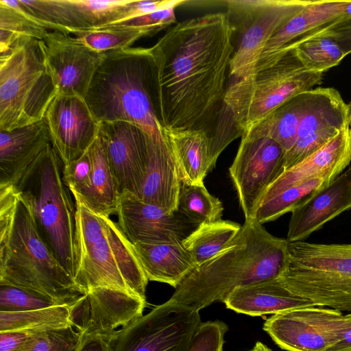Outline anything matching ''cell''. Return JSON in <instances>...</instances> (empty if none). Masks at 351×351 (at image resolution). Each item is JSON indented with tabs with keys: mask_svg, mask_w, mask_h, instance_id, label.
<instances>
[{
	"mask_svg": "<svg viewBox=\"0 0 351 351\" xmlns=\"http://www.w3.org/2000/svg\"><path fill=\"white\" fill-rule=\"evenodd\" d=\"M51 143L43 120L9 131H0V186L14 185Z\"/></svg>",
	"mask_w": 351,
	"mask_h": 351,
	"instance_id": "cell-25",
	"label": "cell"
},
{
	"mask_svg": "<svg viewBox=\"0 0 351 351\" xmlns=\"http://www.w3.org/2000/svg\"><path fill=\"white\" fill-rule=\"evenodd\" d=\"M57 90L42 40L19 39L0 58V131L43 120Z\"/></svg>",
	"mask_w": 351,
	"mask_h": 351,
	"instance_id": "cell-6",
	"label": "cell"
},
{
	"mask_svg": "<svg viewBox=\"0 0 351 351\" xmlns=\"http://www.w3.org/2000/svg\"><path fill=\"white\" fill-rule=\"evenodd\" d=\"M73 351H114L119 330L82 328Z\"/></svg>",
	"mask_w": 351,
	"mask_h": 351,
	"instance_id": "cell-42",
	"label": "cell"
},
{
	"mask_svg": "<svg viewBox=\"0 0 351 351\" xmlns=\"http://www.w3.org/2000/svg\"><path fill=\"white\" fill-rule=\"evenodd\" d=\"M351 209V166L291 212L287 240L304 241L342 213Z\"/></svg>",
	"mask_w": 351,
	"mask_h": 351,
	"instance_id": "cell-22",
	"label": "cell"
},
{
	"mask_svg": "<svg viewBox=\"0 0 351 351\" xmlns=\"http://www.w3.org/2000/svg\"><path fill=\"white\" fill-rule=\"evenodd\" d=\"M309 96L310 90L297 95L252 128L273 138L287 153L295 142L298 127Z\"/></svg>",
	"mask_w": 351,
	"mask_h": 351,
	"instance_id": "cell-30",
	"label": "cell"
},
{
	"mask_svg": "<svg viewBox=\"0 0 351 351\" xmlns=\"http://www.w3.org/2000/svg\"><path fill=\"white\" fill-rule=\"evenodd\" d=\"M156 108L166 129L204 131L216 164L239 136L224 103L234 53L233 30L226 12L177 23L149 47Z\"/></svg>",
	"mask_w": 351,
	"mask_h": 351,
	"instance_id": "cell-1",
	"label": "cell"
},
{
	"mask_svg": "<svg viewBox=\"0 0 351 351\" xmlns=\"http://www.w3.org/2000/svg\"><path fill=\"white\" fill-rule=\"evenodd\" d=\"M51 143L63 167L80 158L99 133V123L85 100L76 96L57 95L45 117Z\"/></svg>",
	"mask_w": 351,
	"mask_h": 351,
	"instance_id": "cell-19",
	"label": "cell"
},
{
	"mask_svg": "<svg viewBox=\"0 0 351 351\" xmlns=\"http://www.w3.org/2000/svg\"><path fill=\"white\" fill-rule=\"evenodd\" d=\"M251 351H272L265 344L261 341H257Z\"/></svg>",
	"mask_w": 351,
	"mask_h": 351,
	"instance_id": "cell-46",
	"label": "cell"
},
{
	"mask_svg": "<svg viewBox=\"0 0 351 351\" xmlns=\"http://www.w3.org/2000/svg\"><path fill=\"white\" fill-rule=\"evenodd\" d=\"M132 0H21L27 10L50 31L93 29L124 20Z\"/></svg>",
	"mask_w": 351,
	"mask_h": 351,
	"instance_id": "cell-17",
	"label": "cell"
},
{
	"mask_svg": "<svg viewBox=\"0 0 351 351\" xmlns=\"http://www.w3.org/2000/svg\"><path fill=\"white\" fill-rule=\"evenodd\" d=\"M341 311L307 306L272 315L263 330L287 351H327L339 340Z\"/></svg>",
	"mask_w": 351,
	"mask_h": 351,
	"instance_id": "cell-13",
	"label": "cell"
},
{
	"mask_svg": "<svg viewBox=\"0 0 351 351\" xmlns=\"http://www.w3.org/2000/svg\"><path fill=\"white\" fill-rule=\"evenodd\" d=\"M199 311L169 300L119 330L114 351H189Z\"/></svg>",
	"mask_w": 351,
	"mask_h": 351,
	"instance_id": "cell-12",
	"label": "cell"
},
{
	"mask_svg": "<svg viewBox=\"0 0 351 351\" xmlns=\"http://www.w3.org/2000/svg\"><path fill=\"white\" fill-rule=\"evenodd\" d=\"M63 165L49 144L14 184L36 229L61 265L75 274V205L63 180Z\"/></svg>",
	"mask_w": 351,
	"mask_h": 351,
	"instance_id": "cell-5",
	"label": "cell"
},
{
	"mask_svg": "<svg viewBox=\"0 0 351 351\" xmlns=\"http://www.w3.org/2000/svg\"><path fill=\"white\" fill-rule=\"evenodd\" d=\"M98 134L120 193L127 191L138 197L147 172L149 136L127 121L100 123Z\"/></svg>",
	"mask_w": 351,
	"mask_h": 351,
	"instance_id": "cell-18",
	"label": "cell"
},
{
	"mask_svg": "<svg viewBox=\"0 0 351 351\" xmlns=\"http://www.w3.org/2000/svg\"><path fill=\"white\" fill-rule=\"evenodd\" d=\"M339 335L337 343L327 351H351V312L343 315Z\"/></svg>",
	"mask_w": 351,
	"mask_h": 351,
	"instance_id": "cell-45",
	"label": "cell"
},
{
	"mask_svg": "<svg viewBox=\"0 0 351 351\" xmlns=\"http://www.w3.org/2000/svg\"><path fill=\"white\" fill-rule=\"evenodd\" d=\"M228 326L222 321L201 322L192 338L189 351H223Z\"/></svg>",
	"mask_w": 351,
	"mask_h": 351,
	"instance_id": "cell-41",
	"label": "cell"
},
{
	"mask_svg": "<svg viewBox=\"0 0 351 351\" xmlns=\"http://www.w3.org/2000/svg\"><path fill=\"white\" fill-rule=\"evenodd\" d=\"M180 5H173L152 13L136 17L110 26L140 27L149 29L155 34L177 23L175 10ZM108 27V26H107Z\"/></svg>",
	"mask_w": 351,
	"mask_h": 351,
	"instance_id": "cell-43",
	"label": "cell"
},
{
	"mask_svg": "<svg viewBox=\"0 0 351 351\" xmlns=\"http://www.w3.org/2000/svg\"><path fill=\"white\" fill-rule=\"evenodd\" d=\"M223 302L228 308L250 316L274 315L295 308L317 306L293 294L278 278L236 288Z\"/></svg>",
	"mask_w": 351,
	"mask_h": 351,
	"instance_id": "cell-26",
	"label": "cell"
},
{
	"mask_svg": "<svg viewBox=\"0 0 351 351\" xmlns=\"http://www.w3.org/2000/svg\"><path fill=\"white\" fill-rule=\"evenodd\" d=\"M287 245L256 219H245L232 241L196 266L169 300L199 311L223 302L236 288L278 278L286 265Z\"/></svg>",
	"mask_w": 351,
	"mask_h": 351,
	"instance_id": "cell-2",
	"label": "cell"
},
{
	"mask_svg": "<svg viewBox=\"0 0 351 351\" xmlns=\"http://www.w3.org/2000/svg\"><path fill=\"white\" fill-rule=\"evenodd\" d=\"M241 227L234 221L223 219L203 223L182 244L197 266L219 253L237 234Z\"/></svg>",
	"mask_w": 351,
	"mask_h": 351,
	"instance_id": "cell-33",
	"label": "cell"
},
{
	"mask_svg": "<svg viewBox=\"0 0 351 351\" xmlns=\"http://www.w3.org/2000/svg\"><path fill=\"white\" fill-rule=\"evenodd\" d=\"M93 169L89 148L77 159L63 167V180L72 194L83 197L90 186Z\"/></svg>",
	"mask_w": 351,
	"mask_h": 351,
	"instance_id": "cell-40",
	"label": "cell"
},
{
	"mask_svg": "<svg viewBox=\"0 0 351 351\" xmlns=\"http://www.w3.org/2000/svg\"><path fill=\"white\" fill-rule=\"evenodd\" d=\"M36 332L25 330L0 331V351H18Z\"/></svg>",
	"mask_w": 351,
	"mask_h": 351,
	"instance_id": "cell-44",
	"label": "cell"
},
{
	"mask_svg": "<svg viewBox=\"0 0 351 351\" xmlns=\"http://www.w3.org/2000/svg\"><path fill=\"white\" fill-rule=\"evenodd\" d=\"M324 28L302 35L305 39L294 40L283 52L293 49L304 68L313 72L324 73L338 65L346 54L332 38L324 33Z\"/></svg>",
	"mask_w": 351,
	"mask_h": 351,
	"instance_id": "cell-31",
	"label": "cell"
},
{
	"mask_svg": "<svg viewBox=\"0 0 351 351\" xmlns=\"http://www.w3.org/2000/svg\"><path fill=\"white\" fill-rule=\"evenodd\" d=\"M348 123L351 132V102L348 104Z\"/></svg>",
	"mask_w": 351,
	"mask_h": 351,
	"instance_id": "cell-47",
	"label": "cell"
},
{
	"mask_svg": "<svg viewBox=\"0 0 351 351\" xmlns=\"http://www.w3.org/2000/svg\"><path fill=\"white\" fill-rule=\"evenodd\" d=\"M42 40L57 95L84 99L104 53L97 52L58 31H49Z\"/></svg>",
	"mask_w": 351,
	"mask_h": 351,
	"instance_id": "cell-16",
	"label": "cell"
},
{
	"mask_svg": "<svg viewBox=\"0 0 351 351\" xmlns=\"http://www.w3.org/2000/svg\"><path fill=\"white\" fill-rule=\"evenodd\" d=\"M63 305L40 293L0 282V312H23Z\"/></svg>",
	"mask_w": 351,
	"mask_h": 351,
	"instance_id": "cell-38",
	"label": "cell"
},
{
	"mask_svg": "<svg viewBox=\"0 0 351 351\" xmlns=\"http://www.w3.org/2000/svg\"><path fill=\"white\" fill-rule=\"evenodd\" d=\"M285 154L276 141L255 128L241 135L229 173L245 219H254L267 191L284 172Z\"/></svg>",
	"mask_w": 351,
	"mask_h": 351,
	"instance_id": "cell-11",
	"label": "cell"
},
{
	"mask_svg": "<svg viewBox=\"0 0 351 351\" xmlns=\"http://www.w3.org/2000/svg\"><path fill=\"white\" fill-rule=\"evenodd\" d=\"M75 280L86 293L105 287L135 296L121 269L117 252L120 228L109 217L97 215L76 195ZM136 297V296H135ZM141 299V298H140Z\"/></svg>",
	"mask_w": 351,
	"mask_h": 351,
	"instance_id": "cell-10",
	"label": "cell"
},
{
	"mask_svg": "<svg viewBox=\"0 0 351 351\" xmlns=\"http://www.w3.org/2000/svg\"><path fill=\"white\" fill-rule=\"evenodd\" d=\"M164 132L175 155L182 183H204V179L215 168L208 135L203 130L192 129L164 128Z\"/></svg>",
	"mask_w": 351,
	"mask_h": 351,
	"instance_id": "cell-28",
	"label": "cell"
},
{
	"mask_svg": "<svg viewBox=\"0 0 351 351\" xmlns=\"http://www.w3.org/2000/svg\"><path fill=\"white\" fill-rule=\"evenodd\" d=\"M323 74L306 70L290 49L271 66L232 80L224 99L226 112L241 136L292 97L322 84Z\"/></svg>",
	"mask_w": 351,
	"mask_h": 351,
	"instance_id": "cell-8",
	"label": "cell"
},
{
	"mask_svg": "<svg viewBox=\"0 0 351 351\" xmlns=\"http://www.w3.org/2000/svg\"><path fill=\"white\" fill-rule=\"evenodd\" d=\"M349 19H351V0H310L270 39L263 49L255 73L276 63L282 57L283 49L298 37Z\"/></svg>",
	"mask_w": 351,
	"mask_h": 351,
	"instance_id": "cell-23",
	"label": "cell"
},
{
	"mask_svg": "<svg viewBox=\"0 0 351 351\" xmlns=\"http://www.w3.org/2000/svg\"><path fill=\"white\" fill-rule=\"evenodd\" d=\"M93 169L90 186L80 199L97 215L109 217L116 213L120 191L107 158L101 138L97 135L90 146Z\"/></svg>",
	"mask_w": 351,
	"mask_h": 351,
	"instance_id": "cell-29",
	"label": "cell"
},
{
	"mask_svg": "<svg viewBox=\"0 0 351 351\" xmlns=\"http://www.w3.org/2000/svg\"><path fill=\"white\" fill-rule=\"evenodd\" d=\"M178 210L193 223L199 225L221 220L223 206L217 197L207 191L204 183H182Z\"/></svg>",
	"mask_w": 351,
	"mask_h": 351,
	"instance_id": "cell-37",
	"label": "cell"
},
{
	"mask_svg": "<svg viewBox=\"0 0 351 351\" xmlns=\"http://www.w3.org/2000/svg\"><path fill=\"white\" fill-rule=\"evenodd\" d=\"M278 278L293 294L317 306L351 312V244L288 242Z\"/></svg>",
	"mask_w": 351,
	"mask_h": 351,
	"instance_id": "cell-7",
	"label": "cell"
},
{
	"mask_svg": "<svg viewBox=\"0 0 351 351\" xmlns=\"http://www.w3.org/2000/svg\"><path fill=\"white\" fill-rule=\"evenodd\" d=\"M116 214L120 229L132 244L182 243L199 226L178 210L167 213L127 191L120 193Z\"/></svg>",
	"mask_w": 351,
	"mask_h": 351,
	"instance_id": "cell-14",
	"label": "cell"
},
{
	"mask_svg": "<svg viewBox=\"0 0 351 351\" xmlns=\"http://www.w3.org/2000/svg\"><path fill=\"white\" fill-rule=\"evenodd\" d=\"M84 100L98 123L127 121L154 141L166 139L156 108L149 48L104 53Z\"/></svg>",
	"mask_w": 351,
	"mask_h": 351,
	"instance_id": "cell-3",
	"label": "cell"
},
{
	"mask_svg": "<svg viewBox=\"0 0 351 351\" xmlns=\"http://www.w3.org/2000/svg\"><path fill=\"white\" fill-rule=\"evenodd\" d=\"M79 335L73 326L36 332L18 351H73Z\"/></svg>",
	"mask_w": 351,
	"mask_h": 351,
	"instance_id": "cell-39",
	"label": "cell"
},
{
	"mask_svg": "<svg viewBox=\"0 0 351 351\" xmlns=\"http://www.w3.org/2000/svg\"><path fill=\"white\" fill-rule=\"evenodd\" d=\"M0 282L40 293L69 306L85 294L40 237L20 196L9 230L0 234Z\"/></svg>",
	"mask_w": 351,
	"mask_h": 351,
	"instance_id": "cell-4",
	"label": "cell"
},
{
	"mask_svg": "<svg viewBox=\"0 0 351 351\" xmlns=\"http://www.w3.org/2000/svg\"><path fill=\"white\" fill-rule=\"evenodd\" d=\"M70 326L73 325L67 304L23 312H0V331L41 332Z\"/></svg>",
	"mask_w": 351,
	"mask_h": 351,
	"instance_id": "cell-34",
	"label": "cell"
},
{
	"mask_svg": "<svg viewBox=\"0 0 351 351\" xmlns=\"http://www.w3.org/2000/svg\"><path fill=\"white\" fill-rule=\"evenodd\" d=\"M330 182L327 179L317 178L287 189L268 200L261 202L256 212L254 219L262 225L274 221L285 213H291L313 193Z\"/></svg>",
	"mask_w": 351,
	"mask_h": 351,
	"instance_id": "cell-36",
	"label": "cell"
},
{
	"mask_svg": "<svg viewBox=\"0 0 351 351\" xmlns=\"http://www.w3.org/2000/svg\"><path fill=\"white\" fill-rule=\"evenodd\" d=\"M350 162L351 132L347 125L321 148L285 170L269 186L261 202L306 181L324 178L332 182Z\"/></svg>",
	"mask_w": 351,
	"mask_h": 351,
	"instance_id": "cell-21",
	"label": "cell"
},
{
	"mask_svg": "<svg viewBox=\"0 0 351 351\" xmlns=\"http://www.w3.org/2000/svg\"><path fill=\"white\" fill-rule=\"evenodd\" d=\"M348 104L336 89H311L295 142L285 154V170L321 148L348 125Z\"/></svg>",
	"mask_w": 351,
	"mask_h": 351,
	"instance_id": "cell-15",
	"label": "cell"
},
{
	"mask_svg": "<svg viewBox=\"0 0 351 351\" xmlns=\"http://www.w3.org/2000/svg\"><path fill=\"white\" fill-rule=\"evenodd\" d=\"M310 0H226V14L233 30L232 80L255 73L261 56L273 36Z\"/></svg>",
	"mask_w": 351,
	"mask_h": 351,
	"instance_id": "cell-9",
	"label": "cell"
},
{
	"mask_svg": "<svg viewBox=\"0 0 351 351\" xmlns=\"http://www.w3.org/2000/svg\"><path fill=\"white\" fill-rule=\"evenodd\" d=\"M23 6L20 0H0V54L10 51L23 37L43 40L49 32Z\"/></svg>",
	"mask_w": 351,
	"mask_h": 351,
	"instance_id": "cell-32",
	"label": "cell"
},
{
	"mask_svg": "<svg viewBox=\"0 0 351 351\" xmlns=\"http://www.w3.org/2000/svg\"><path fill=\"white\" fill-rule=\"evenodd\" d=\"M181 186L178 163L167 137L162 142L149 137L147 172L138 198L173 213L178 210Z\"/></svg>",
	"mask_w": 351,
	"mask_h": 351,
	"instance_id": "cell-24",
	"label": "cell"
},
{
	"mask_svg": "<svg viewBox=\"0 0 351 351\" xmlns=\"http://www.w3.org/2000/svg\"><path fill=\"white\" fill-rule=\"evenodd\" d=\"M146 301L117 289H93L71 306V319L76 330L95 328L114 330L143 315Z\"/></svg>",
	"mask_w": 351,
	"mask_h": 351,
	"instance_id": "cell-20",
	"label": "cell"
},
{
	"mask_svg": "<svg viewBox=\"0 0 351 351\" xmlns=\"http://www.w3.org/2000/svg\"><path fill=\"white\" fill-rule=\"evenodd\" d=\"M66 34L75 41L101 53L130 47L140 38L152 34L144 28L114 25L93 29L70 30Z\"/></svg>",
	"mask_w": 351,
	"mask_h": 351,
	"instance_id": "cell-35",
	"label": "cell"
},
{
	"mask_svg": "<svg viewBox=\"0 0 351 351\" xmlns=\"http://www.w3.org/2000/svg\"><path fill=\"white\" fill-rule=\"evenodd\" d=\"M134 251L148 279L176 289L196 265L182 243L133 244Z\"/></svg>",
	"mask_w": 351,
	"mask_h": 351,
	"instance_id": "cell-27",
	"label": "cell"
}]
</instances>
